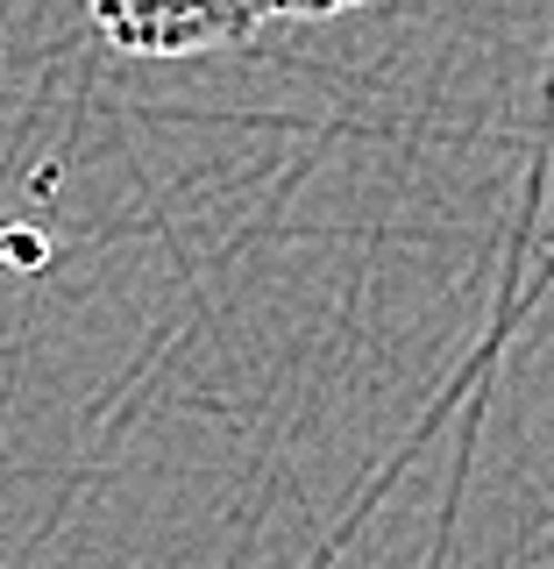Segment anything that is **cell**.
Returning a JSON list of instances; mask_svg holds the SVG:
<instances>
[{
    "label": "cell",
    "instance_id": "obj_1",
    "mask_svg": "<svg viewBox=\"0 0 554 569\" xmlns=\"http://www.w3.org/2000/svg\"><path fill=\"white\" fill-rule=\"evenodd\" d=\"M85 14L121 58H200L263 29V0H85Z\"/></svg>",
    "mask_w": 554,
    "mask_h": 569
},
{
    "label": "cell",
    "instance_id": "obj_2",
    "mask_svg": "<svg viewBox=\"0 0 554 569\" xmlns=\"http://www.w3.org/2000/svg\"><path fill=\"white\" fill-rule=\"evenodd\" d=\"M349 8H370V0H263V22H328Z\"/></svg>",
    "mask_w": 554,
    "mask_h": 569
}]
</instances>
